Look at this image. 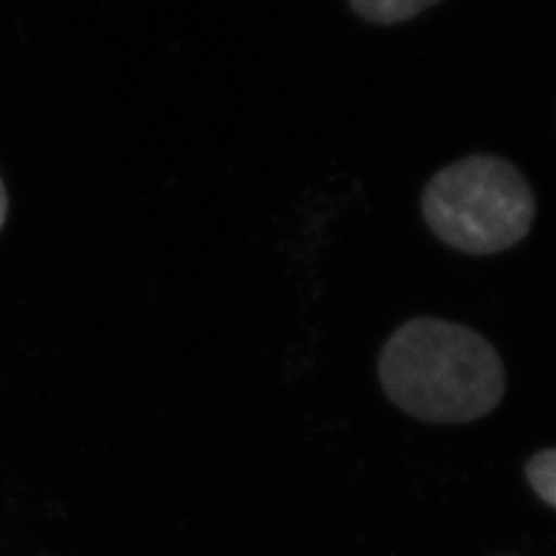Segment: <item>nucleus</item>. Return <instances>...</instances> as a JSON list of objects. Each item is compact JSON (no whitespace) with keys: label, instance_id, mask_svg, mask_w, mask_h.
Returning <instances> with one entry per match:
<instances>
[{"label":"nucleus","instance_id":"3","mask_svg":"<svg viewBox=\"0 0 556 556\" xmlns=\"http://www.w3.org/2000/svg\"><path fill=\"white\" fill-rule=\"evenodd\" d=\"M439 0H351V7L363 20L394 25L413 20L425 9L438 4Z\"/></svg>","mask_w":556,"mask_h":556},{"label":"nucleus","instance_id":"1","mask_svg":"<svg viewBox=\"0 0 556 556\" xmlns=\"http://www.w3.org/2000/svg\"><path fill=\"white\" fill-rule=\"evenodd\" d=\"M378 378L396 408L429 425L480 420L507 392V371L491 340L433 316L408 319L386 340Z\"/></svg>","mask_w":556,"mask_h":556},{"label":"nucleus","instance_id":"4","mask_svg":"<svg viewBox=\"0 0 556 556\" xmlns=\"http://www.w3.org/2000/svg\"><path fill=\"white\" fill-rule=\"evenodd\" d=\"M526 478L538 497L548 507H556V450H542L528 459L523 466Z\"/></svg>","mask_w":556,"mask_h":556},{"label":"nucleus","instance_id":"2","mask_svg":"<svg viewBox=\"0 0 556 556\" xmlns=\"http://www.w3.org/2000/svg\"><path fill=\"white\" fill-rule=\"evenodd\" d=\"M420 213L447 248L468 256H493L530 236L538 202L511 161L478 153L450 163L427 181Z\"/></svg>","mask_w":556,"mask_h":556},{"label":"nucleus","instance_id":"5","mask_svg":"<svg viewBox=\"0 0 556 556\" xmlns=\"http://www.w3.org/2000/svg\"><path fill=\"white\" fill-rule=\"evenodd\" d=\"M7 213H9V197H7V188H4V184L0 179V229H2V225L7 220Z\"/></svg>","mask_w":556,"mask_h":556}]
</instances>
